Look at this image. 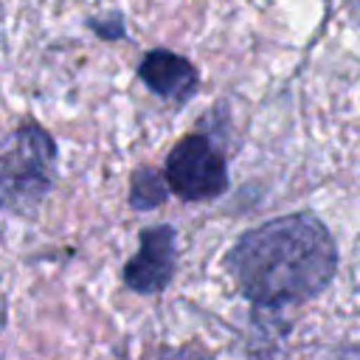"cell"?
Listing matches in <instances>:
<instances>
[{
  "instance_id": "obj_3",
  "label": "cell",
  "mask_w": 360,
  "mask_h": 360,
  "mask_svg": "<svg viewBox=\"0 0 360 360\" xmlns=\"http://www.w3.org/2000/svg\"><path fill=\"white\" fill-rule=\"evenodd\" d=\"M166 183L180 200H211L228 186L225 158L205 135H186L166 158Z\"/></svg>"
},
{
  "instance_id": "obj_2",
  "label": "cell",
  "mask_w": 360,
  "mask_h": 360,
  "mask_svg": "<svg viewBox=\"0 0 360 360\" xmlns=\"http://www.w3.org/2000/svg\"><path fill=\"white\" fill-rule=\"evenodd\" d=\"M53 138L34 121L20 124L3 152V205L11 214L37 208L53 183Z\"/></svg>"
},
{
  "instance_id": "obj_5",
  "label": "cell",
  "mask_w": 360,
  "mask_h": 360,
  "mask_svg": "<svg viewBox=\"0 0 360 360\" xmlns=\"http://www.w3.org/2000/svg\"><path fill=\"white\" fill-rule=\"evenodd\" d=\"M138 76L152 93L169 101H186L197 90V68L166 48L149 51L138 65Z\"/></svg>"
},
{
  "instance_id": "obj_6",
  "label": "cell",
  "mask_w": 360,
  "mask_h": 360,
  "mask_svg": "<svg viewBox=\"0 0 360 360\" xmlns=\"http://www.w3.org/2000/svg\"><path fill=\"white\" fill-rule=\"evenodd\" d=\"M135 208H152L158 202H163V183L155 172L143 169L132 177V200H129Z\"/></svg>"
},
{
  "instance_id": "obj_4",
  "label": "cell",
  "mask_w": 360,
  "mask_h": 360,
  "mask_svg": "<svg viewBox=\"0 0 360 360\" xmlns=\"http://www.w3.org/2000/svg\"><path fill=\"white\" fill-rule=\"evenodd\" d=\"M174 256H177L174 228L172 225L146 228L141 233V245H138L135 256L124 267V281L135 292H143V295L158 292L169 284V278L174 273Z\"/></svg>"
},
{
  "instance_id": "obj_1",
  "label": "cell",
  "mask_w": 360,
  "mask_h": 360,
  "mask_svg": "<svg viewBox=\"0 0 360 360\" xmlns=\"http://www.w3.org/2000/svg\"><path fill=\"white\" fill-rule=\"evenodd\" d=\"M225 264L248 301L259 307L304 304L332 281L338 248L318 217L287 214L242 233Z\"/></svg>"
},
{
  "instance_id": "obj_7",
  "label": "cell",
  "mask_w": 360,
  "mask_h": 360,
  "mask_svg": "<svg viewBox=\"0 0 360 360\" xmlns=\"http://www.w3.org/2000/svg\"><path fill=\"white\" fill-rule=\"evenodd\" d=\"M160 360H211V357L202 354V352H197V349H180V352H169Z\"/></svg>"
}]
</instances>
